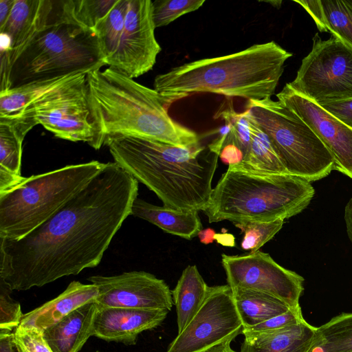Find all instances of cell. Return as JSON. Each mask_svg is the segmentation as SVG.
Wrapping results in <instances>:
<instances>
[{
    "label": "cell",
    "mask_w": 352,
    "mask_h": 352,
    "mask_svg": "<svg viewBox=\"0 0 352 352\" xmlns=\"http://www.w3.org/2000/svg\"><path fill=\"white\" fill-rule=\"evenodd\" d=\"M138 194V180L107 162L43 223L19 240L0 239V279L25 291L96 267Z\"/></svg>",
    "instance_id": "1"
},
{
    "label": "cell",
    "mask_w": 352,
    "mask_h": 352,
    "mask_svg": "<svg viewBox=\"0 0 352 352\" xmlns=\"http://www.w3.org/2000/svg\"><path fill=\"white\" fill-rule=\"evenodd\" d=\"M114 162L144 184L164 206L184 212L205 208L219 155L199 145L185 148L130 135L108 138Z\"/></svg>",
    "instance_id": "2"
},
{
    "label": "cell",
    "mask_w": 352,
    "mask_h": 352,
    "mask_svg": "<svg viewBox=\"0 0 352 352\" xmlns=\"http://www.w3.org/2000/svg\"><path fill=\"white\" fill-rule=\"evenodd\" d=\"M87 82L94 114L105 140L130 135L185 148L200 145L197 133L168 113V107L183 96L162 94L109 67L88 72Z\"/></svg>",
    "instance_id": "3"
},
{
    "label": "cell",
    "mask_w": 352,
    "mask_h": 352,
    "mask_svg": "<svg viewBox=\"0 0 352 352\" xmlns=\"http://www.w3.org/2000/svg\"><path fill=\"white\" fill-rule=\"evenodd\" d=\"M292 56L275 41L254 44L240 52L193 60L156 76L154 89L184 98L210 92L248 100L272 98Z\"/></svg>",
    "instance_id": "4"
},
{
    "label": "cell",
    "mask_w": 352,
    "mask_h": 352,
    "mask_svg": "<svg viewBox=\"0 0 352 352\" xmlns=\"http://www.w3.org/2000/svg\"><path fill=\"white\" fill-rule=\"evenodd\" d=\"M104 65L95 32L70 19L64 1L43 0L38 29L1 70V91Z\"/></svg>",
    "instance_id": "5"
},
{
    "label": "cell",
    "mask_w": 352,
    "mask_h": 352,
    "mask_svg": "<svg viewBox=\"0 0 352 352\" xmlns=\"http://www.w3.org/2000/svg\"><path fill=\"white\" fill-rule=\"evenodd\" d=\"M314 194L309 182L293 175L228 169L203 212L210 223L285 220L305 209Z\"/></svg>",
    "instance_id": "6"
},
{
    "label": "cell",
    "mask_w": 352,
    "mask_h": 352,
    "mask_svg": "<svg viewBox=\"0 0 352 352\" xmlns=\"http://www.w3.org/2000/svg\"><path fill=\"white\" fill-rule=\"evenodd\" d=\"M92 160L25 177L0 192V239L19 240L43 223L100 173Z\"/></svg>",
    "instance_id": "7"
},
{
    "label": "cell",
    "mask_w": 352,
    "mask_h": 352,
    "mask_svg": "<svg viewBox=\"0 0 352 352\" xmlns=\"http://www.w3.org/2000/svg\"><path fill=\"white\" fill-rule=\"evenodd\" d=\"M250 116L270 140L290 175L311 182L333 170L328 149L310 127L288 106L272 98L248 100Z\"/></svg>",
    "instance_id": "8"
},
{
    "label": "cell",
    "mask_w": 352,
    "mask_h": 352,
    "mask_svg": "<svg viewBox=\"0 0 352 352\" xmlns=\"http://www.w3.org/2000/svg\"><path fill=\"white\" fill-rule=\"evenodd\" d=\"M87 74L45 95L22 116H34L38 124L58 138L84 142L96 150L100 149L105 138L91 107Z\"/></svg>",
    "instance_id": "9"
},
{
    "label": "cell",
    "mask_w": 352,
    "mask_h": 352,
    "mask_svg": "<svg viewBox=\"0 0 352 352\" xmlns=\"http://www.w3.org/2000/svg\"><path fill=\"white\" fill-rule=\"evenodd\" d=\"M313 41L289 86L318 104L352 99V47L333 36Z\"/></svg>",
    "instance_id": "10"
},
{
    "label": "cell",
    "mask_w": 352,
    "mask_h": 352,
    "mask_svg": "<svg viewBox=\"0 0 352 352\" xmlns=\"http://www.w3.org/2000/svg\"><path fill=\"white\" fill-rule=\"evenodd\" d=\"M243 324L227 285L210 287L198 311L166 352H203L241 333Z\"/></svg>",
    "instance_id": "11"
},
{
    "label": "cell",
    "mask_w": 352,
    "mask_h": 352,
    "mask_svg": "<svg viewBox=\"0 0 352 352\" xmlns=\"http://www.w3.org/2000/svg\"><path fill=\"white\" fill-rule=\"evenodd\" d=\"M228 285L231 289L261 292L274 296L291 308L300 307L304 278L278 264L260 250L243 255H221Z\"/></svg>",
    "instance_id": "12"
},
{
    "label": "cell",
    "mask_w": 352,
    "mask_h": 352,
    "mask_svg": "<svg viewBox=\"0 0 352 352\" xmlns=\"http://www.w3.org/2000/svg\"><path fill=\"white\" fill-rule=\"evenodd\" d=\"M151 0H129L124 26L116 53L106 63L135 78L153 69L162 48L155 36Z\"/></svg>",
    "instance_id": "13"
},
{
    "label": "cell",
    "mask_w": 352,
    "mask_h": 352,
    "mask_svg": "<svg viewBox=\"0 0 352 352\" xmlns=\"http://www.w3.org/2000/svg\"><path fill=\"white\" fill-rule=\"evenodd\" d=\"M98 291V307H125L170 311L173 300L169 286L162 279L144 271L114 276L95 275L87 278Z\"/></svg>",
    "instance_id": "14"
},
{
    "label": "cell",
    "mask_w": 352,
    "mask_h": 352,
    "mask_svg": "<svg viewBox=\"0 0 352 352\" xmlns=\"http://www.w3.org/2000/svg\"><path fill=\"white\" fill-rule=\"evenodd\" d=\"M314 131L331 154L333 170L352 179V129L288 84L276 94Z\"/></svg>",
    "instance_id": "15"
},
{
    "label": "cell",
    "mask_w": 352,
    "mask_h": 352,
    "mask_svg": "<svg viewBox=\"0 0 352 352\" xmlns=\"http://www.w3.org/2000/svg\"><path fill=\"white\" fill-rule=\"evenodd\" d=\"M169 311L125 307H98L92 336L107 342L134 345L138 335L159 327Z\"/></svg>",
    "instance_id": "16"
},
{
    "label": "cell",
    "mask_w": 352,
    "mask_h": 352,
    "mask_svg": "<svg viewBox=\"0 0 352 352\" xmlns=\"http://www.w3.org/2000/svg\"><path fill=\"white\" fill-rule=\"evenodd\" d=\"M37 124L34 116L0 118V192L16 186L25 178L21 171L23 142Z\"/></svg>",
    "instance_id": "17"
},
{
    "label": "cell",
    "mask_w": 352,
    "mask_h": 352,
    "mask_svg": "<svg viewBox=\"0 0 352 352\" xmlns=\"http://www.w3.org/2000/svg\"><path fill=\"white\" fill-rule=\"evenodd\" d=\"M43 0H15L5 25L0 29L1 70L38 29Z\"/></svg>",
    "instance_id": "18"
},
{
    "label": "cell",
    "mask_w": 352,
    "mask_h": 352,
    "mask_svg": "<svg viewBox=\"0 0 352 352\" xmlns=\"http://www.w3.org/2000/svg\"><path fill=\"white\" fill-rule=\"evenodd\" d=\"M98 306L94 301L72 311L43 330V337L53 352H78L92 336Z\"/></svg>",
    "instance_id": "19"
},
{
    "label": "cell",
    "mask_w": 352,
    "mask_h": 352,
    "mask_svg": "<svg viewBox=\"0 0 352 352\" xmlns=\"http://www.w3.org/2000/svg\"><path fill=\"white\" fill-rule=\"evenodd\" d=\"M98 294L95 285L74 280L57 297L23 314L20 325L44 330L79 307L94 301Z\"/></svg>",
    "instance_id": "20"
},
{
    "label": "cell",
    "mask_w": 352,
    "mask_h": 352,
    "mask_svg": "<svg viewBox=\"0 0 352 352\" xmlns=\"http://www.w3.org/2000/svg\"><path fill=\"white\" fill-rule=\"evenodd\" d=\"M316 329L305 320L273 331L245 335L240 352H308Z\"/></svg>",
    "instance_id": "21"
},
{
    "label": "cell",
    "mask_w": 352,
    "mask_h": 352,
    "mask_svg": "<svg viewBox=\"0 0 352 352\" xmlns=\"http://www.w3.org/2000/svg\"><path fill=\"white\" fill-rule=\"evenodd\" d=\"M131 215L187 240L197 236L203 228L198 211L184 212L165 206H159L138 197L133 204Z\"/></svg>",
    "instance_id": "22"
},
{
    "label": "cell",
    "mask_w": 352,
    "mask_h": 352,
    "mask_svg": "<svg viewBox=\"0 0 352 352\" xmlns=\"http://www.w3.org/2000/svg\"><path fill=\"white\" fill-rule=\"evenodd\" d=\"M320 32H329L352 47V0L298 1Z\"/></svg>",
    "instance_id": "23"
},
{
    "label": "cell",
    "mask_w": 352,
    "mask_h": 352,
    "mask_svg": "<svg viewBox=\"0 0 352 352\" xmlns=\"http://www.w3.org/2000/svg\"><path fill=\"white\" fill-rule=\"evenodd\" d=\"M83 74L86 73L34 81L0 91V118H20L43 96L74 80Z\"/></svg>",
    "instance_id": "24"
},
{
    "label": "cell",
    "mask_w": 352,
    "mask_h": 352,
    "mask_svg": "<svg viewBox=\"0 0 352 352\" xmlns=\"http://www.w3.org/2000/svg\"><path fill=\"white\" fill-rule=\"evenodd\" d=\"M250 129L251 141L242 162L229 165V170L264 174H289L275 151L268 136L245 109Z\"/></svg>",
    "instance_id": "25"
},
{
    "label": "cell",
    "mask_w": 352,
    "mask_h": 352,
    "mask_svg": "<svg viewBox=\"0 0 352 352\" xmlns=\"http://www.w3.org/2000/svg\"><path fill=\"white\" fill-rule=\"evenodd\" d=\"M209 286L195 265L187 266L171 291L176 308L177 333H180L199 309Z\"/></svg>",
    "instance_id": "26"
},
{
    "label": "cell",
    "mask_w": 352,
    "mask_h": 352,
    "mask_svg": "<svg viewBox=\"0 0 352 352\" xmlns=\"http://www.w3.org/2000/svg\"><path fill=\"white\" fill-rule=\"evenodd\" d=\"M243 328L254 326L291 309L285 302L270 294L245 289H232Z\"/></svg>",
    "instance_id": "27"
},
{
    "label": "cell",
    "mask_w": 352,
    "mask_h": 352,
    "mask_svg": "<svg viewBox=\"0 0 352 352\" xmlns=\"http://www.w3.org/2000/svg\"><path fill=\"white\" fill-rule=\"evenodd\" d=\"M308 352H352V312L342 313L317 327Z\"/></svg>",
    "instance_id": "28"
},
{
    "label": "cell",
    "mask_w": 352,
    "mask_h": 352,
    "mask_svg": "<svg viewBox=\"0 0 352 352\" xmlns=\"http://www.w3.org/2000/svg\"><path fill=\"white\" fill-rule=\"evenodd\" d=\"M129 0H117L94 29L106 64L116 53L123 32Z\"/></svg>",
    "instance_id": "29"
},
{
    "label": "cell",
    "mask_w": 352,
    "mask_h": 352,
    "mask_svg": "<svg viewBox=\"0 0 352 352\" xmlns=\"http://www.w3.org/2000/svg\"><path fill=\"white\" fill-rule=\"evenodd\" d=\"M116 2L117 0H69L64 1V7L74 22L94 31Z\"/></svg>",
    "instance_id": "30"
},
{
    "label": "cell",
    "mask_w": 352,
    "mask_h": 352,
    "mask_svg": "<svg viewBox=\"0 0 352 352\" xmlns=\"http://www.w3.org/2000/svg\"><path fill=\"white\" fill-rule=\"evenodd\" d=\"M284 219L272 221H249L235 223L243 233L241 247L244 250L255 252L271 240L282 228Z\"/></svg>",
    "instance_id": "31"
},
{
    "label": "cell",
    "mask_w": 352,
    "mask_h": 352,
    "mask_svg": "<svg viewBox=\"0 0 352 352\" xmlns=\"http://www.w3.org/2000/svg\"><path fill=\"white\" fill-rule=\"evenodd\" d=\"M204 0H156L152 3L155 28L166 26L182 15L198 10Z\"/></svg>",
    "instance_id": "32"
},
{
    "label": "cell",
    "mask_w": 352,
    "mask_h": 352,
    "mask_svg": "<svg viewBox=\"0 0 352 352\" xmlns=\"http://www.w3.org/2000/svg\"><path fill=\"white\" fill-rule=\"evenodd\" d=\"M12 291L0 279V332H13L23 316L19 302L10 296Z\"/></svg>",
    "instance_id": "33"
},
{
    "label": "cell",
    "mask_w": 352,
    "mask_h": 352,
    "mask_svg": "<svg viewBox=\"0 0 352 352\" xmlns=\"http://www.w3.org/2000/svg\"><path fill=\"white\" fill-rule=\"evenodd\" d=\"M13 333L19 352H53L43 337V330L19 325Z\"/></svg>",
    "instance_id": "34"
},
{
    "label": "cell",
    "mask_w": 352,
    "mask_h": 352,
    "mask_svg": "<svg viewBox=\"0 0 352 352\" xmlns=\"http://www.w3.org/2000/svg\"><path fill=\"white\" fill-rule=\"evenodd\" d=\"M305 320L300 307L291 308L285 313L274 316L258 324L243 328L241 333L245 336L273 331L299 324Z\"/></svg>",
    "instance_id": "35"
},
{
    "label": "cell",
    "mask_w": 352,
    "mask_h": 352,
    "mask_svg": "<svg viewBox=\"0 0 352 352\" xmlns=\"http://www.w3.org/2000/svg\"><path fill=\"white\" fill-rule=\"evenodd\" d=\"M319 105L352 129V99Z\"/></svg>",
    "instance_id": "36"
},
{
    "label": "cell",
    "mask_w": 352,
    "mask_h": 352,
    "mask_svg": "<svg viewBox=\"0 0 352 352\" xmlns=\"http://www.w3.org/2000/svg\"><path fill=\"white\" fill-rule=\"evenodd\" d=\"M0 352H19L13 332H0Z\"/></svg>",
    "instance_id": "37"
},
{
    "label": "cell",
    "mask_w": 352,
    "mask_h": 352,
    "mask_svg": "<svg viewBox=\"0 0 352 352\" xmlns=\"http://www.w3.org/2000/svg\"><path fill=\"white\" fill-rule=\"evenodd\" d=\"M15 0H0V29L5 25Z\"/></svg>",
    "instance_id": "38"
},
{
    "label": "cell",
    "mask_w": 352,
    "mask_h": 352,
    "mask_svg": "<svg viewBox=\"0 0 352 352\" xmlns=\"http://www.w3.org/2000/svg\"><path fill=\"white\" fill-rule=\"evenodd\" d=\"M344 221L348 237L352 243V197L349 200L344 208Z\"/></svg>",
    "instance_id": "39"
},
{
    "label": "cell",
    "mask_w": 352,
    "mask_h": 352,
    "mask_svg": "<svg viewBox=\"0 0 352 352\" xmlns=\"http://www.w3.org/2000/svg\"><path fill=\"white\" fill-rule=\"evenodd\" d=\"M214 240L223 246L234 247L235 246V238L234 235L229 233H216Z\"/></svg>",
    "instance_id": "40"
},
{
    "label": "cell",
    "mask_w": 352,
    "mask_h": 352,
    "mask_svg": "<svg viewBox=\"0 0 352 352\" xmlns=\"http://www.w3.org/2000/svg\"><path fill=\"white\" fill-rule=\"evenodd\" d=\"M215 234L216 232L213 229L208 228L199 231L197 236L199 237L201 243L208 245L213 243Z\"/></svg>",
    "instance_id": "41"
},
{
    "label": "cell",
    "mask_w": 352,
    "mask_h": 352,
    "mask_svg": "<svg viewBox=\"0 0 352 352\" xmlns=\"http://www.w3.org/2000/svg\"><path fill=\"white\" fill-rule=\"evenodd\" d=\"M234 338H230L218 344H216L203 352H236L231 347V342Z\"/></svg>",
    "instance_id": "42"
},
{
    "label": "cell",
    "mask_w": 352,
    "mask_h": 352,
    "mask_svg": "<svg viewBox=\"0 0 352 352\" xmlns=\"http://www.w3.org/2000/svg\"><path fill=\"white\" fill-rule=\"evenodd\" d=\"M96 352H100V351H96Z\"/></svg>",
    "instance_id": "43"
}]
</instances>
